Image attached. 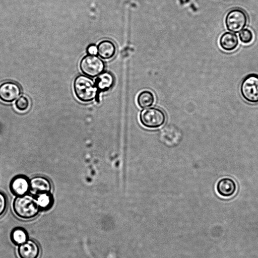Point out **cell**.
Here are the masks:
<instances>
[{
    "mask_svg": "<svg viewBox=\"0 0 258 258\" xmlns=\"http://www.w3.org/2000/svg\"><path fill=\"white\" fill-rule=\"evenodd\" d=\"M13 208L18 217L25 220L35 218L40 211L36 198L29 194L16 197L13 202Z\"/></svg>",
    "mask_w": 258,
    "mask_h": 258,
    "instance_id": "obj_1",
    "label": "cell"
},
{
    "mask_svg": "<svg viewBox=\"0 0 258 258\" xmlns=\"http://www.w3.org/2000/svg\"><path fill=\"white\" fill-rule=\"evenodd\" d=\"M74 92L77 98L83 102L99 99V92L93 80L87 76L79 75L74 82Z\"/></svg>",
    "mask_w": 258,
    "mask_h": 258,
    "instance_id": "obj_2",
    "label": "cell"
},
{
    "mask_svg": "<svg viewBox=\"0 0 258 258\" xmlns=\"http://www.w3.org/2000/svg\"><path fill=\"white\" fill-rule=\"evenodd\" d=\"M139 118L144 126L149 128H156L165 123L166 116L161 109L152 107L142 110Z\"/></svg>",
    "mask_w": 258,
    "mask_h": 258,
    "instance_id": "obj_3",
    "label": "cell"
},
{
    "mask_svg": "<svg viewBox=\"0 0 258 258\" xmlns=\"http://www.w3.org/2000/svg\"><path fill=\"white\" fill-rule=\"evenodd\" d=\"M240 92L242 98L248 103H258V74H250L242 80Z\"/></svg>",
    "mask_w": 258,
    "mask_h": 258,
    "instance_id": "obj_4",
    "label": "cell"
},
{
    "mask_svg": "<svg viewBox=\"0 0 258 258\" xmlns=\"http://www.w3.org/2000/svg\"><path fill=\"white\" fill-rule=\"evenodd\" d=\"M248 16L242 9L234 8L230 10L225 18L226 28L229 31L238 33L247 25Z\"/></svg>",
    "mask_w": 258,
    "mask_h": 258,
    "instance_id": "obj_5",
    "label": "cell"
},
{
    "mask_svg": "<svg viewBox=\"0 0 258 258\" xmlns=\"http://www.w3.org/2000/svg\"><path fill=\"white\" fill-rule=\"evenodd\" d=\"M104 61L96 55H87L82 58L80 63V68L87 76L94 78L104 72Z\"/></svg>",
    "mask_w": 258,
    "mask_h": 258,
    "instance_id": "obj_6",
    "label": "cell"
},
{
    "mask_svg": "<svg viewBox=\"0 0 258 258\" xmlns=\"http://www.w3.org/2000/svg\"><path fill=\"white\" fill-rule=\"evenodd\" d=\"M21 93L20 86L15 82L7 81L0 85V100L6 103L13 102Z\"/></svg>",
    "mask_w": 258,
    "mask_h": 258,
    "instance_id": "obj_7",
    "label": "cell"
},
{
    "mask_svg": "<svg viewBox=\"0 0 258 258\" xmlns=\"http://www.w3.org/2000/svg\"><path fill=\"white\" fill-rule=\"evenodd\" d=\"M10 190L11 193L16 197L28 194L30 190V179L24 175L15 176L10 181Z\"/></svg>",
    "mask_w": 258,
    "mask_h": 258,
    "instance_id": "obj_8",
    "label": "cell"
},
{
    "mask_svg": "<svg viewBox=\"0 0 258 258\" xmlns=\"http://www.w3.org/2000/svg\"><path fill=\"white\" fill-rule=\"evenodd\" d=\"M30 181V191L35 195L43 192H51L52 185L46 177L38 175L33 177Z\"/></svg>",
    "mask_w": 258,
    "mask_h": 258,
    "instance_id": "obj_9",
    "label": "cell"
},
{
    "mask_svg": "<svg viewBox=\"0 0 258 258\" xmlns=\"http://www.w3.org/2000/svg\"><path fill=\"white\" fill-rule=\"evenodd\" d=\"M18 253L20 258H38L40 254V248L36 242L28 239L19 245Z\"/></svg>",
    "mask_w": 258,
    "mask_h": 258,
    "instance_id": "obj_10",
    "label": "cell"
},
{
    "mask_svg": "<svg viewBox=\"0 0 258 258\" xmlns=\"http://www.w3.org/2000/svg\"><path fill=\"white\" fill-rule=\"evenodd\" d=\"M216 190L222 197H231L236 193L237 184L233 179L224 177L218 181L216 184Z\"/></svg>",
    "mask_w": 258,
    "mask_h": 258,
    "instance_id": "obj_11",
    "label": "cell"
},
{
    "mask_svg": "<svg viewBox=\"0 0 258 258\" xmlns=\"http://www.w3.org/2000/svg\"><path fill=\"white\" fill-rule=\"evenodd\" d=\"M219 42L221 48L226 51H233L239 44L237 35L230 32L223 33L220 37Z\"/></svg>",
    "mask_w": 258,
    "mask_h": 258,
    "instance_id": "obj_12",
    "label": "cell"
},
{
    "mask_svg": "<svg viewBox=\"0 0 258 258\" xmlns=\"http://www.w3.org/2000/svg\"><path fill=\"white\" fill-rule=\"evenodd\" d=\"M97 47V53L104 59L112 58L115 54L116 47L111 40L106 39L99 42Z\"/></svg>",
    "mask_w": 258,
    "mask_h": 258,
    "instance_id": "obj_13",
    "label": "cell"
},
{
    "mask_svg": "<svg viewBox=\"0 0 258 258\" xmlns=\"http://www.w3.org/2000/svg\"><path fill=\"white\" fill-rule=\"evenodd\" d=\"M115 79L110 72H105L100 74L95 80V85L98 91H106L111 89L114 85Z\"/></svg>",
    "mask_w": 258,
    "mask_h": 258,
    "instance_id": "obj_14",
    "label": "cell"
},
{
    "mask_svg": "<svg viewBox=\"0 0 258 258\" xmlns=\"http://www.w3.org/2000/svg\"><path fill=\"white\" fill-rule=\"evenodd\" d=\"M10 238L13 244L19 246L28 240V234L24 228L17 227L12 230Z\"/></svg>",
    "mask_w": 258,
    "mask_h": 258,
    "instance_id": "obj_15",
    "label": "cell"
},
{
    "mask_svg": "<svg viewBox=\"0 0 258 258\" xmlns=\"http://www.w3.org/2000/svg\"><path fill=\"white\" fill-rule=\"evenodd\" d=\"M36 199L40 210L47 211L54 203V199L51 192H43L36 195Z\"/></svg>",
    "mask_w": 258,
    "mask_h": 258,
    "instance_id": "obj_16",
    "label": "cell"
},
{
    "mask_svg": "<svg viewBox=\"0 0 258 258\" xmlns=\"http://www.w3.org/2000/svg\"><path fill=\"white\" fill-rule=\"evenodd\" d=\"M137 101L140 107L145 108L153 104L155 101V96L151 91L144 90L139 93Z\"/></svg>",
    "mask_w": 258,
    "mask_h": 258,
    "instance_id": "obj_17",
    "label": "cell"
},
{
    "mask_svg": "<svg viewBox=\"0 0 258 258\" xmlns=\"http://www.w3.org/2000/svg\"><path fill=\"white\" fill-rule=\"evenodd\" d=\"M30 105L29 99L26 96H21L15 102L16 109L21 111L25 112L28 110Z\"/></svg>",
    "mask_w": 258,
    "mask_h": 258,
    "instance_id": "obj_18",
    "label": "cell"
},
{
    "mask_svg": "<svg viewBox=\"0 0 258 258\" xmlns=\"http://www.w3.org/2000/svg\"><path fill=\"white\" fill-rule=\"evenodd\" d=\"M240 41L245 44L251 43L253 39V34L251 30L246 28L243 29L239 34Z\"/></svg>",
    "mask_w": 258,
    "mask_h": 258,
    "instance_id": "obj_19",
    "label": "cell"
},
{
    "mask_svg": "<svg viewBox=\"0 0 258 258\" xmlns=\"http://www.w3.org/2000/svg\"><path fill=\"white\" fill-rule=\"evenodd\" d=\"M7 205L8 201L6 195L0 191V217L6 212Z\"/></svg>",
    "mask_w": 258,
    "mask_h": 258,
    "instance_id": "obj_20",
    "label": "cell"
},
{
    "mask_svg": "<svg viewBox=\"0 0 258 258\" xmlns=\"http://www.w3.org/2000/svg\"><path fill=\"white\" fill-rule=\"evenodd\" d=\"M87 52L90 55H96L97 53V47L95 44H91L87 49Z\"/></svg>",
    "mask_w": 258,
    "mask_h": 258,
    "instance_id": "obj_21",
    "label": "cell"
}]
</instances>
